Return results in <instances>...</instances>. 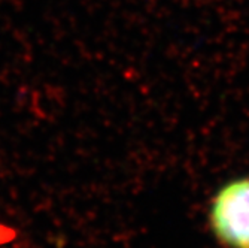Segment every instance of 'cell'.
<instances>
[{"instance_id":"1","label":"cell","mask_w":249,"mask_h":248,"mask_svg":"<svg viewBox=\"0 0 249 248\" xmlns=\"http://www.w3.org/2000/svg\"><path fill=\"white\" fill-rule=\"evenodd\" d=\"M211 221L216 236L233 248H249V178L225 184L213 199Z\"/></svg>"}]
</instances>
